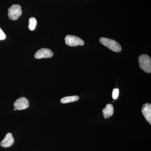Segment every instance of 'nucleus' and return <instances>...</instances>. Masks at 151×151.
I'll list each match as a JSON object with an SVG mask.
<instances>
[{
	"label": "nucleus",
	"instance_id": "obj_5",
	"mask_svg": "<svg viewBox=\"0 0 151 151\" xmlns=\"http://www.w3.org/2000/svg\"><path fill=\"white\" fill-rule=\"evenodd\" d=\"M14 106L16 110H24L29 107V102L25 97H20L14 103Z\"/></svg>",
	"mask_w": 151,
	"mask_h": 151
},
{
	"label": "nucleus",
	"instance_id": "obj_8",
	"mask_svg": "<svg viewBox=\"0 0 151 151\" xmlns=\"http://www.w3.org/2000/svg\"><path fill=\"white\" fill-rule=\"evenodd\" d=\"M14 139L12 133H9L6 134L4 139L1 143V146L4 148L9 147L13 145Z\"/></svg>",
	"mask_w": 151,
	"mask_h": 151
},
{
	"label": "nucleus",
	"instance_id": "obj_7",
	"mask_svg": "<svg viewBox=\"0 0 151 151\" xmlns=\"http://www.w3.org/2000/svg\"><path fill=\"white\" fill-rule=\"evenodd\" d=\"M142 113L147 122L151 124V105L150 103H146L142 107Z\"/></svg>",
	"mask_w": 151,
	"mask_h": 151
},
{
	"label": "nucleus",
	"instance_id": "obj_11",
	"mask_svg": "<svg viewBox=\"0 0 151 151\" xmlns=\"http://www.w3.org/2000/svg\"><path fill=\"white\" fill-rule=\"evenodd\" d=\"M37 23V22L35 18L31 17L29 19V28L30 30H33L35 29Z\"/></svg>",
	"mask_w": 151,
	"mask_h": 151
},
{
	"label": "nucleus",
	"instance_id": "obj_4",
	"mask_svg": "<svg viewBox=\"0 0 151 151\" xmlns=\"http://www.w3.org/2000/svg\"><path fill=\"white\" fill-rule=\"evenodd\" d=\"M65 44L70 47L83 45L84 44V41L75 36L68 35L65 37Z\"/></svg>",
	"mask_w": 151,
	"mask_h": 151
},
{
	"label": "nucleus",
	"instance_id": "obj_13",
	"mask_svg": "<svg viewBox=\"0 0 151 151\" xmlns=\"http://www.w3.org/2000/svg\"><path fill=\"white\" fill-rule=\"evenodd\" d=\"M6 38V35L5 33L0 28V40H4Z\"/></svg>",
	"mask_w": 151,
	"mask_h": 151
},
{
	"label": "nucleus",
	"instance_id": "obj_2",
	"mask_svg": "<svg viewBox=\"0 0 151 151\" xmlns=\"http://www.w3.org/2000/svg\"><path fill=\"white\" fill-rule=\"evenodd\" d=\"M100 41L102 44L113 51L120 52L122 51V47L116 41L105 37L101 38Z\"/></svg>",
	"mask_w": 151,
	"mask_h": 151
},
{
	"label": "nucleus",
	"instance_id": "obj_3",
	"mask_svg": "<svg viewBox=\"0 0 151 151\" xmlns=\"http://www.w3.org/2000/svg\"><path fill=\"white\" fill-rule=\"evenodd\" d=\"M22 14L21 7L19 5H13L8 9V16L11 19L16 20Z\"/></svg>",
	"mask_w": 151,
	"mask_h": 151
},
{
	"label": "nucleus",
	"instance_id": "obj_14",
	"mask_svg": "<svg viewBox=\"0 0 151 151\" xmlns=\"http://www.w3.org/2000/svg\"><path fill=\"white\" fill-rule=\"evenodd\" d=\"M14 111H16V108H14Z\"/></svg>",
	"mask_w": 151,
	"mask_h": 151
},
{
	"label": "nucleus",
	"instance_id": "obj_10",
	"mask_svg": "<svg viewBox=\"0 0 151 151\" xmlns=\"http://www.w3.org/2000/svg\"><path fill=\"white\" fill-rule=\"evenodd\" d=\"M79 99V97L78 96L74 95V96H68L63 97L60 100V102L63 104H66L72 103L77 101Z\"/></svg>",
	"mask_w": 151,
	"mask_h": 151
},
{
	"label": "nucleus",
	"instance_id": "obj_6",
	"mask_svg": "<svg viewBox=\"0 0 151 151\" xmlns=\"http://www.w3.org/2000/svg\"><path fill=\"white\" fill-rule=\"evenodd\" d=\"M53 53L50 50L42 48L38 50L35 54V57L36 59L42 58H50L53 56Z\"/></svg>",
	"mask_w": 151,
	"mask_h": 151
},
{
	"label": "nucleus",
	"instance_id": "obj_9",
	"mask_svg": "<svg viewBox=\"0 0 151 151\" xmlns=\"http://www.w3.org/2000/svg\"><path fill=\"white\" fill-rule=\"evenodd\" d=\"M103 116L105 119L110 118L113 116L114 113V109L113 105L111 104H108L106 105V107L103 109Z\"/></svg>",
	"mask_w": 151,
	"mask_h": 151
},
{
	"label": "nucleus",
	"instance_id": "obj_12",
	"mask_svg": "<svg viewBox=\"0 0 151 151\" xmlns=\"http://www.w3.org/2000/svg\"><path fill=\"white\" fill-rule=\"evenodd\" d=\"M119 90L118 88H115L113 89L112 92V97L114 100H116L119 97Z\"/></svg>",
	"mask_w": 151,
	"mask_h": 151
},
{
	"label": "nucleus",
	"instance_id": "obj_1",
	"mask_svg": "<svg viewBox=\"0 0 151 151\" xmlns=\"http://www.w3.org/2000/svg\"><path fill=\"white\" fill-rule=\"evenodd\" d=\"M139 63L141 69L146 73H151V59L147 55L143 54L139 57Z\"/></svg>",
	"mask_w": 151,
	"mask_h": 151
}]
</instances>
